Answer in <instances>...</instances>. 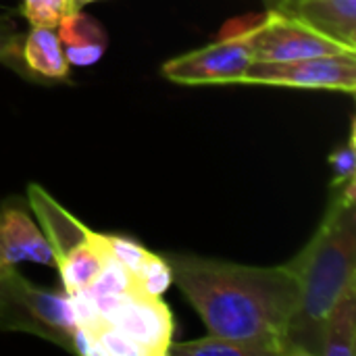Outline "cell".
Listing matches in <instances>:
<instances>
[{"instance_id": "6da1fadb", "label": "cell", "mask_w": 356, "mask_h": 356, "mask_svg": "<svg viewBox=\"0 0 356 356\" xmlns=\"http://www.w3.org/2000/svg\"><path fill=\"white\" fill-rule=\"evenodd\" d=\"M163 257L211 336L265 342L284 356L282 338L298 305V282L288 265L254 267L181 252Z\"/></svg>"}, {"instance_id": "7a4b0ae2", "label": "cell", "mask_w": 356, "mask_h": 356, "mask_svg": "<svg viewBox=\"0 0 356 356\" xmlns=\"http://www.w3.org/2000/svg\"><path fill=\"white\" fill-rule=\"evenodd\" d=\"M288 267L298 282V305L282 338L284 356H319L325 315L356 284V177L334 188L321 225Z\"/></svg>"}, {"instance_id": "3957f363", "label": "cell", "mask_w": 356, "mask_h": 356, "mask_svg": "<svg viewBox=\"0 0 356 356\" xmlns=\"http://www.w3.org/2000/svg\"><path fill=\"white\" fill-rule=\"evenodd\" d=\"M0 330L31 334L69 353L90 356V344L77 330L69 294L35 286L17 269L0 273Z\"/></svg>"}, {"instance_id": "277c9868", "label": "cell", "mask_w": 356, "mask_h": 356, "mask_svg": "<svg viewBox=\"0 0 356 356\" xmlns=\"http://www.w3.org/2000/svg\"><path fill=\"white\" fill-rule=\"evenodd\" d=\"M254 63L244 19L236 21L213 44L186 52L161 67L163 77L184 86L240 83L246 69Z\"/></svg>"}, {"instance_id": "5b68a950", "label": "cell", "mask_w": 356, "mask_h": 356, "mask_svg": "<svg viewBox=\"0 0 356 356\" xmlns=\"http://www.w3.org/2000/svg\"><path fill=\"white\" fill-rule=\"evenodd\" d=\"M240 83L355 94L356 52L294 58V60H282V63L254 60L242 75Z\"/></svg>"}, {"instance_id": "8992f818", "label": "cell", "mask_w": 356, "mask_h": 356, "mask_svg": "<svg viewBox=\"0 0 356 356\" xmlns=\"http://www.w3.org/2000/svg\"><path fill=\"white\" fill-rule=\"evenodd\" d=\"M244 25L254 60L282 63L294 58L355 52L330 40L327 35L307 27L305 23L271 8H267L265 15L244 19Z\"/></svg>"}, {"instance_id": "52a82bcc", "label": "cell", "mask_w": 356, "mask_h": 356, "mask_svg": "<svg viewBox=\"0 0 356 356\" xmlns=\"http://www.w3.org/2000/svg\"><path fill=\"white\" fill-rule=\"evenodd\" d=\"M108 323L125 334L142 356H167L173 342V315L161 296L129 294Z\"/></svg>"}, {"instance_id": "ba28073f", "label": "cell", "mask_w": 356, "mask_h": 356, "mask_svg": "<svg viewBox=\"0 0 356 356\" xmlns=\"http://www.w3.org/2000/svg\"><path fill=\"white\" fill-rule=\"evenodd\" d=\"M19 263H38L56 267L54 252L19 198L0 204V273L15 269Z\"/></svg>"}, {"instance_id": "9c48e42d", "label": "cell", "mask_w": 356, "mask_h": 356, "mask_svg": "<svg viewBox=\"0 0 356 356\" xmlns=\"http://www.w3.org/2000/svg\"><path fill=\"white\" fill-rule=\"evenodd\" d=\"M271 10L296 19L356 52V0H280Z\"/></svg>"}, {"instance_id": "30bf717a", "label": "cell", "mask_w": 356, "mask_h": 356, "mask_svg": "<svg viewBox=\"0 0 356 356\" xmlns=\"http://www.w3.org/2000/svg\"><path fill=\"white\" fill-rule=\"evenodd\" d=\"M27 204L33 211V215L40 223V229L44 232V236L54 252L56 263L67 252H71L73 248H77L92 236L90 227H86L77 217H73L65 207H60L38 184L27 186Z\"/></svg>"}, {"instance_id": "8fae6325", "label": "cell", "mask_w": 356, "mask_h": 356, "mask_svg": "<svg viewBox=\"0 0 356 356\" xmlns=\"http://www.w3.org/2000/svg\"><path fill=\"white\" fill-rule=\"evenodd\" d=\"M56 29H58L56 35L63 44L69 65H77V67L94 65L102 58L108 46V35L104 27L94 17L81 13V8L65 17Z\"/></svg>"}, {"instance_id": "7c38bea8", "label": "cell", "mask_w": 356, "mask_h": 356, "mask_svg": "<svg viewBox=\"0 0 356 356\" xmlns=\"http://www.w3.org/2000/svg\"><path fill=\"white\" fill-rule=\"evenodd\" d=\"M19 60L27 71L48 77V79H67L69 60L65 56L63 44L54 29L50 27H31L21 40Z\"/></svg>"}, {"instance_id": "4fadbf2b", "label": "cell", "mask_w": 356, "mask_h": 356, "mask_svg": "<svg viewBox=\"0 0 356 356\" xmlns=\"http://www.w3.org/2000/svg\"><path fill=\"white\" fill-rule=\"evenodd\" d=\"M356 355V284L348 286L321 325L319 356Z\"/></svg>"}, {"instance_id": "5bb4252c", "label": "cell", "mask_w": 356, "mask_h": 356, "mask_svg": "<svg viewBox=\"0 0 356 356\" xmlns=\"http://www.w3.org/2000/svg\"><path fill=\"white\" fill-rule=\"evenodd\" d=\"M106 261H108V250L104 246L102 234L92 232V236L83 244L67 252L56 263L65 292L75 294L88 290L90 284L98 277V273L106 265Z\"/></svg>"}, {"instance_id": "9a60e30c", "label": "cell", "mask_w": 356, "mask_h": 356, "mask_svg": "<svg viewBox=\"0 0 356 356\" xmlns=\"http://www.w3.org/2000/svg\"><path fill=\"white\" fill-rule=\"evenodd\" d=\"M167 355L175 356H282L280 350L265 342L232 340L221 336H207L192 342H171Z\"/></svg>"}, {"instance_id": "2e32d148", "label": "cell", "mask_w": 356, "mask_h": 356, "mask_svg": "<svg viewBox=\"0 0 356 356\" xmlns=\"http://www.w3.org/2000/svg\"><path fill=\"white\" fill-rule=\"evenodd\" d=\"M134 288L138 294L144 296H163L165 290L173 284L171 267L163 254L148 252L146 261L140 265V269L134 273Z\"/></svg>"}, {"instance_id": "e0dca14e", "label": "cell", "mask_w": 356, "mask_h": 356, "mask_svg": "<svg viewBox=\"0 0 356 356\" xmlns=\"http://www.w3.org/2000/svg\"><path fill=\"white\" fill-rule=\"evenodd\" d=\"M75 10H79L77 0H21V15L31 27L56 29Z\"/></svg>"}, {"instance_id": "ac0fdd59", "label": "cell", "mask_w": 356, "mask_h": 356, "mask_svg": "<svg viewBox=\"0 0 356 356\" xmlns=\"http://www.w3.org/2000/svg\"><path fill=\"white\" fill-rule=\"evenodd\" d=\"M86 292L92 296H125V294H134L136 288L129 271L121 263L108 257L106 265L102 267V271Z\"/></svg>"}, {"instance_id": "d6986e66", "label": "cell", "mask_w": 356, "mask_h": 356, "mask_svg": "<svg viewBox=\"0 0 356 356\" xmlns=\"http://www.w3.org/2000/svg\"><path fill=\"white\" fill-rule=\"evenodd\" d=\"M102 240H104V246L108 250V257L115 259L117 263H121L129 275L134 277V273L140 269V265L146 261L148 257V248H144L140 242L131 240V238H125V236H113V234H102Z\"/></svg>"}, {"instance_id": "ffe728a7", "label": "cell", "mask_w": 356, "mask_h": 356, "mask_svg": "<svg viewBox=\"0 0 356 356\" xmlns=\"http://www.w3.org/2000/svg\"><path fill=\"white\" fill-rule=\"evenodd\" d=\"M330 165H332V190L344 186L346 181L356 177V150H355V125L350 127V136L346 144L338 146L330 154Z\"/></svg>"}, {"instance_id": "44dd1931", "label": "cell", "mask_w": 356, "mask_h": 356, "mask_svg": "<svg viewBox=\"0 0 356 356\" xmlns=\"http://www.w3.org/2000/svg\"><path fill=\"white\" fill-rule=\"evenodd\" d=\"M21 35L15 27V23L6 17H0V63H10L13 58H19L21 48Z\"/></svg>"}, {"instance_id": "7402d4cb", "label": "cell", "mask_w": 356, "mask_h": 356, "mask_svg": "<svg viewBox=\"0 0 356 356\" xmlns=\"http://www.w3.org/2000/svg\"><path fill=\"white\" fill-rule=\"evenodd\" d=\"M92 2H98V0H77V6H86V4H92Z\"/></svg>"}, {"instance_id": "603a6c76", "label": "cell", "mask_w": 356, "mask_h": 356, "mask_svg": "<svg viewBox=\"0 0 356 356\" xmlns=\"http://www.w3.org/2000/svg\"><path fill=\"white\" fill-rule=\"evenodd\" d=\"M280 0H265V4H267V8H273L275 4H277Z\"/></svg>"}]
</instances>
